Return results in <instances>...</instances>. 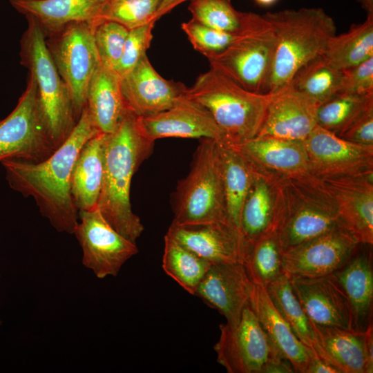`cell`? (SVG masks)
<instances>
[{
	"instance_id": "6",
	"label": "cell",
	"mask_w": 373,
	"mask_h": 373,
	"mask_svg": "<svg viewBox=\"0 0 373 373\" xmlns=\"http://www.w3.org/2000/svg\"><path fill=\"white\" fill-rule=\"evenodd\" d=\"M28 28L21 39V64L33 77L45 122L58 148L75 128L76 119L70 90L59 75L38 22L26 17Z\"/></svg>"
},
{
	"instance_id": "37",
	"label": "cell",
	"mask_w": 373,
	"mask_h": 373,
	"mask_svg": "<svg viewBox=\"0 0 373 373\" xmlns=\"http://www.w3.org/2000/svg\"><path fill=\"white\" fill-rule=\"evenodd\" d=\"M188 9L193 19L223 32H240L245 21V12L236 10L231 0H192Z\"/></svg>"
},
{
	"instance_id": "13",
	"label": "cell",
	"mask_w": 373,
	"mask_h": 373,
	"mask_svg": "<svg viewBox=\"0 0 373 373\" xmlns=\"http://www.w3.org/2000/svg\"><path fill=\"white\" fill-rule=\"evenodd\" d=\"M360 245L347 230L337 224L283 252V271L290 277L332 274L349 261Z\"/></svg>"
},
{
	"instance_id": "30",
	"label": "cell",
	"mask_w": 373,
	"mask_h": 373,
	"mask_svg": "<svg viewBox=\"0 0 373 373\" xmlns=\"http://www.w3.org/2000/svg\"><path fill=\"white\" fill-rule=\"evenodd\" d=\"M228 222L240 229L242 206L256 177V171L230 144L218 142Z\"/></svg>"
},
{
	"instance_id": "45",
	"label": "cell",
	"mask_w": 373,
	"mask_h": 373,
	"mask_svg": "<svg viewBox=\"0 0 373 373\" xmlns=\"http://www.w3.org/2000/svg\"><path fill=\"white\" fill-rule=\"evenodd\" d=\"M186 1L192 0H162L155 14V19L157 21L161 17L171 11L175 7Z\"/></svg>"
},
{
	"instance_id": "38",
	"label": "cell",
	"mask_w": 373,
	"mask_h": 373,
	"mask_svg": "<svg viewBox=\"0 0 373 373\" xmlns=\"http://www.w3.org/2000/svg\"><path fill=\"white\" fill-rule=\"evenodd\" d=\"M162 0H109L103 20L117 22L128 30L156 21L155 14Z\"/></svg>"
},
{
	"instance_id": "29",
	"label": "cell",
	"mask_w": 373,
	"mask_h": 373,
	"mask_svg": "<svg viewBox=\"0 0 373 373\" xmlns=\"http://www.w3.org/2000/svg\"><path fill=\"white\" fill-rule=\"evenodd\" d=\"M107 134L99 133L82 147L70 176V193L79 211L97 208L104 168V147Z\"/></svg>"
},
{
	"instance_id": "19",
	"label": "cell",
	"mask_w": 373,
	"mask_h": 373,
	"mask_svg": "<svg viewBox=\"0 0 373 373\" xmlns=\"http://www.w3.org/2000/svg\"><path fill=\"white\" fill-rule=\"evenodd\" d=\"M181 82L163 78L153 67L147 55L122 77V90L126 107L140 117L171 108L186 94Z\"/></svg>"
},
{
	"instance_id": "26",
	"label": "cell",
	"mask_w": 373,
	"mask_h": 373,
	"mask_svg": "<svg viewBox=\"0 0 373 373\" xmlns=\"http://www.w3.org/2000/svg\"><path fill=\"white\" fill-rule=\"evenodd\" d=\"M249 305L280 354L291 363L295 372L305 373L310 358V347L298 339L278 313L265 287L253 283Z\"/></svg>"
},
{
	"instance_id": "12",
	"label": "cell",
	"mask_w": 373,
	"mask_h": 373,
	"mask_svg": "<svg viewBox=\"0 0 373 373\" xmlns=\"http://www.w3.org/2000/svg\"><path fill=\"white\" fill-rule=\"evenodd\" d=\"M74 230L82 251V264L98 278L117 276L123 265L138 253L133 242L117 231L97 208L79 211Z\"/></svg>"
},
{
	"instance_id": "32",
	"label": "cell",
	"mask_w": 373,
	"mask_h": 373,
	"mask_svg": "<svg viewBox=\"0 0 373 373\" xmlns=\"http://www.w3.org/2000/svg\"><path fill=\"white\" fill-rule=\"evenodd\" d=\"M342 70L319 55L301 66L287 84L319 104L339 93Z\"/></svg>"
},
{
	"instance_id": "34",
	"label": "cell",
	"mask_w": 373,
	"mask_h": 373,
	"mask_svg": "<svg viewBox=\"0 0 373 373\" xmlns=\"http://www.w3.org/2000/svg\"><path fill=\"white\" fill-rule=\"evenodd\" d=\"M266 289L273 305L298 339L313 348L314 334L309 319L293 290L290 276L283 272Z\"/></svg>"
},
{
	"instance_id": "28",
	"label": "cell",
	"mask_w": 373,
	"mask_h": 373,
	"mask_svg": "<svg viewBox=\"0 0 373 373\" xmlns=\"http://www.w3.org/2000/svg\"><path fill=\"white\" fill-rule=\"evenodd\" d=\"M86 108L99 133L110 134L117 127L127 107L122 90V77L101 64L88 84Z\"/></svg>"
},
{
	"instance_id": "47",
	"label": "cell",
	"mask_w": 373,
	"mask_h": 373,
	"mask_svg": "<svg viewBox=\"0 0 373 373\" xmlns=\"http://www.w3.org/2000/svg\"><path fill=\"white\" fill-rule=\"evenodd\" d=\"M257 3L263 6H269L276 3L278 0H254Z\"/></svg>"
},
{
	"instance_id": "20",
	"label": "cell",
	"mask_w": 373,
	"mask_h": 373,
	"mask_svg": "<svg viewBox=\"0 0 373 373\" xmlns=\"http://www.w3.org/2000/svg\"><path fill=\"white\" fill-rule=\"evenodd\" d=\"M138 118L144 133L153 142L181 137L209 138L227 143L224 135L209 113L186 95L167 110Z\"/></svg>"
},
{
	"instance_id": "25",
	"label": "cell",
	"mask_w": 373,
	"mask_h": 373,
	"mask_svg": "<svg viewBox=\"0 0 373 373\" xmlns=\"http://www.w3.org/2000/svg\"><path fill=\"white\" fill-rule=\"evenodd\" d=\"M349 261L332 274L350 305L353 329L365 331L372 322L373 269L371 245L361 244Z\"/></svg>"
},
{
	"instance_id": "3",
	"label": "cell",
	"mask_w": 373,
	"mask_h": 373,
	"mask_svg": "<svg viewBox=\"0 0 373 373\" xmlns=\"http://www.w3.org/2000/svg\"><path fill=\"white\" fill-rule=\"evenodd\" d=\"M262 16L272 26L276 39L267 90L274 94L285 87L301 66L323 55L336 27L319 7L267 12Z\"/></svg>"
},
{
	"instance_id": "44",
	"label": "cell",
	"mask_w": 373,
	"mask_h": 373,
	"mask_svg": "<svg viewBox=\"0 0 373 373\" xmlns=\"http://www.w3.org/2000/svg\"><path fill=\"white\" fill-rule=\"evenodd\" d=\"M309 354L305 373H340L335 367L319 356L313 348H310Z\"/></svg>"
},
{
	"instance_id": "41",
	"label": "cell",
	"mask_w": 373,
	"mask_h": 373,
	"mask_svg": "<svg viewBox=\"0 0 373 373\" xmlns=\"http://www.w3.org/2000/svg\"><path fill=\"white\" fill-rule=\"evenodd\" d=\"M155 21L128 30L120 59L114 69L121 77L130 72L146 55Z\"/></svg>"
},
{
	"instance_id": "36",
	"label": "cell",
	"mask_w": 373,
	"mask_h": 373,
	"mask_svg": "<svg viewBox=\"0 0 373 373\" xmlns=\"http://www.w3.org/2000/svg\"><path fill=\"white\" fill-rule=\"evenodd\" d=\"M371 100L373 94L361 96L338 93L318 106L317 125L338 135Z\"/></svg>"
},
{
	"instance_id": "18",
	"label": "cell",
	"mask_w": 373,
	"mask_h": 373,
	"mask_svg": "<svg viewBox=\"0 0 373 373\" xmlns=\"http://www.w3.org/2000/svg\"><path fill=\"white\" fill-rule=\"evenodd\" d=\"M253 283L242 262L213 263L195 295L218 310L226 323L235 327L249 304Z\"/></svg>"
},
{
	"instance_id": "2",
	"label": "cell",
	"mask_w": 373,
	"mask_h": 373,
	"mask_svg": "<svg viewBox=\"0 0 373 373\" xmlns=\"http://www.w3.org/2000/svg\"><path fill=\"white\" fill-rule=\"evenodd\" d=\"M154 142L144 133L138 117L128 109L105 142L104 178L97 207L117 231L135 243L144 226L132 210L131 180L153 152Z\"/></svg>"
},
{
	"instance_id": "31",
	"label": "cell",
	"mask_w": 373,
	"mask_h": 373,
	"mask_svg": "<svg viewBox=\"0 0 373 373\" xmlns=\"http://www.w3.org/2000/svg\"><path fill=\"white\" fill-rule=\"evenodd\" d=\"M337 68L343 70L373 57V14L353 24L348 31L330 38L322 55Z\"/></svg>"
},
{
	"instance_id": "43",
	"label": "cell",
	"mask_w": 373,
	"mask_h": 373,
	"mask_svg": "<svg viewBox=\"0 0 373 373\" xmlns=\"http://www.w3.org/2000/svg\"><path fill=\"white\" fill-rule=\"evenodd\" d=\"M336 135L355 144L373 146V100Z\"/></svg>"
},
{
	"instance_id": "33",
	"label": "cell",
	"mask_w": 373,
	"mask_h": 373,
	"mask_svg": "<svg viewBox=\"0 0 373 373\" xmlns=\"http://www.w3.org/2000/svg\"><path fill=\"white\" fill-rule=\"evenodd\" d=\"M212 264L165 235L163 270L189 294L195 295Z\"/></svg>"
},
{
	"instance_id": "4",
	"label": "cell",
	"mask_w": 373,
	"mask_h": 373,
	"mask_svg": "<svg viewBox=\"0 0 373 373\" xmlns=\"http://www.w3.org/2000/svg\"><path fill=\"white\" fill-rule=\"evenodd\" d=\"M185 95L209 113L229 144L258 134L271 97L245 89L212 68L200 75Z\"/></svg>"
},
{
	"instance_id": "10",
	"label": "cell",
	"mask_w": 373,
	"mask_h": 373,
	"mask_svg": "<svg viewBox=\"0 0 373 373\" xmlns=\"http://www.w3.org/2000/svg\"><path fill=\"white\" fill-rule=\"evenodd\" d=\"M57 149L40 108L35 82L29 74L16 107L0 121V162L19 160L37 163Z\"/></svg>"
},
{
	"instance_id": "42",
	"label": "cell",
	"mask_w": 373,
	"mask_h": 373,
	"mask_svg": "<svg viewBox=\"0 0 373 373\" xmlns=\"http://www.w3.org/2000/svg\"><path fill=\"white\" fill-rule=\"evenodd\" d=\"M338 93L361 96L373 94V57L342 70Z\"/></svg>"
},
{
	"instance_id": "24",
	"label": "cell",
	"mask_w": 373,
	"mask_h": 373,
	"mask_svg": "<svg viewBox=\"0 0 373 373\" xmlns=\"http://www.w3.org/2000/svg\"><path fill=\"white\" fill-rule=\"evenodd\" d=\"M109 0H10L12 7L26 17H33L44 36L73 22L98 24Z\"/></svg>"
},
{
	"instance_id": "16",
	"label": "cell",
	"mask_w": 373,
	"mask_h": 373,
	"mask_svg": "<svg viewBox=\"0 0 373 373\" xmlns=\"http://www.w3.org/2000/svg\"><path fill=\"white\" fill-rule=\"evenodd\" d=\"M166 235L211 263H245L251 247L228 221L171 224Z\"/></svg>"
},
{
	"instance_id": "23",
	"label": "cell",
	"mask_w": 373,
	"mask_h": 373,
	"mask_svg": "<svg viewBox=\"0 0 373 373\" xmlns=\"http://www.w3.org/2000/svg\"><path fill=\"white\" fill-rule=\"evenodd\" d=\"M230 145L258 172L278 178L313 175L303 142L256 136Z\"/></svg>"
},
{
	"instance_id": "11",
	"label": "cell",
	"mask_w": 373,
	"mask_h": 373,
	"mask_svg": "<svg viewBox=\"0 0 373 373\" xmlns=\"http://www.w3.org/2000/svg\"><path fill=\"white\" fill-rule=\"evenodd\" d=\"M219 328L220 338L213 349L217 362L228 373H265L271 363L283 358L249 304L236 326L223 323Z\"/></svg>"
},
{
	"instance_id": "9",
	"label": "cell",
	"mask_w": 373,
	"mask_h": 373,
	"mask_svg": "<svg viewBox=\"0 0 373 373\" xmlns=\"http://www.w3.org/2000/svg\"><path fill=\"white\" fill-rule=\"evenodd\" d=\"M96 25L73 22L45 37L51 57L70 90L77 121L86 104L90 81L100 64L94 40Z\"/></svg>"
},
{
	"instance_id": "8",
	"label": "cell",
	"mask_w": 373,
	"mask_h": 373,
	"mask_svg": "<svg viewBox=\"0 0 373 373\" xmlns=\"http://www.w3.org/2000/svg\"><path fill=\"white\" fill-rule=\"evenodd\" d=\"M275 43L273 28L262 15L245 12L238 37L224 51L207 59L211 68L245 89L267 93Z\"/></svg>"
},
{
	"instance_id": "14",
	"label": "cell",
	"mask_w": 373,
	"mask_h": 373,
	"mask_svg": "<svg viewBox=\"0 0 373 373\" xmlns=\"http://www.w3.org/2000/svg\"><path fill=\"white\" fill-rule=\"evenodd\" d=\"M303 142L318 178L373 174V146L347 141L318 125Z\"/></svg>"
},
{
	"instance_id": "48",
	"label": "cell",
	"mask_w": 373,
	"mask_h": 373,
	"mask_svg": "<svg viewBox=\"0 0 373 373\" xmlns=\"http://www.w3.org/2000/svg\"><path fill=\"white\" fill-rule=\"evenodd\" d=\"M0 279H1V276H0ZM2 324V321L0 319V325Z\"/></svg>"
},
{
	"instance_id": "5",
	"label": "cell",
	"mask_w": 373,
	"mask_h": 373,
	"mask_svg": "<svg viewBox=\"0 0 373 373\" xmlns=\"http://www.w3.org/2000/svg\"><path fill=\"white\" fill-rule=\"evenodd\" d=\"M274 178L278 205L276 235L283 253L339 224L336 205L320 179Z\"/></svg>"
},
{
	"instance_id": "40",
	"label": "cell",
	"mask_w": 373,
	"mask_h": 373,
	"mask_svg": "<svg viewBox=\"0 0 373 373\" xmlns=\"http://www.w3.org/2000/svg\"><path fill=\"white\" fill-rule=\"evenodd\" d=\"M193 48L207 59L224 51L239 35L213 29L192 18L181 24Z\"/></svg>"
},
{
	"instance_id": "17",
	"label": "cell",
	"mask_w": 373,
	"mask_h": 373,
	"mask_svg": "<svg viewBox=\"0 0 373 373\" xmlns=\"http://www.w3.org/2000/svg\"><path fill=\"white\" fill-rule=\"evenodd\" d=\"M309 322L314 334L313 349L340 373L373 372L372 322L365 331Z\"/></svg>"
},
{
	"instance_id": "27",
	"label": "cell",
	"mask_w": 373,
	"mask_h": 373,
	"mask_svg": "<svg viewBox=\"0 0 373 373\" xmlns=\"http://www.w3.org/2000/svg\"><path fill=\"white\" fill-rule=\"evenodd\" d=\"M278 226L277 185L275 178L256 171L245 200L240 217L241 232L252 247L276 234Z\"/></svg>"
},
{
	"instance_id": "21",
	"label": "cell",
	"mask_w": 373,
	"mask_h": 373,
	"mask_svg": "<svg viewBox=\"0 0 373 373\" xmlns=\"http://www.w3.org/2000/svg\"><path fill=\"white\" fill-rule=\"evenodd\" d=\"M319 105L287 85L271 94L262 125L256 136L303 142L317 126Z\"/></svg>"
},
{
	"instance_id": "46",
	"label": "cell",
	"mask_w": 373,
	"mask_h": 373,
	"mask_svg": "<svg viewBox=\"0 0 373 373\" xmlns=\"http://www.w3.org/2000/svg\"><path fill=\"white\" fill-rule=\"evenodd\" d=\"M367 14H373V0H357Z\"/></svg>"
},
{
	"instance_id": "35",
	"label": "cell",
	"mask_w": 373,
	"mask_h": 373,
	"mask_svg": "<svg viewBox=\"0 0 373 373\" xmlns=\"http://www.w3.org/2000/svg\"><path fill=\"white\" fill-rule=\"evenodd\" d=\"M283 251L276 234L255 243L244 263L253 283L267 287L284 271Z\"/></svg>"
},
{
	"instance_id": "22",
	"label": "cell",
	"mask_w": 373,
	"mask_h": 373,
	"mask_svg": "<svg viewBox=\"0 0 373 373\" xmlns=\"http://www.w3.org/2000/svg\"><path fill=\"white\" fill-rule=\"evenodd\" d=\"M290 278L293 290L311 321L324 326L353 329L349 300L333 274Z\"/></svg>"
},
{
	"instance_id": "1",
	"label": "cell",
	"mask_w": 373,
	"mask_h": 373,
	"mask_svg": "<svg viewBox=\"0 0 373 373\" xmlns=\"http://www.w3.org/2000/svg\"><path fill=\"white\" fill-rule=\"evenodd\" d=\"M99 132L86 106L68 137L48 158L34 163L6 160L0 163L9 186L23 197H31L41 215L56 231L73 234L79 211L70 193V176L83 145Z\"/></svg>"
},
{
	"instance_id": "15",
	"label": "cell",
	"mask_w": 373,
	"mask_h": 373,
	"mask_svg": "<svg viewBox=\"0 0 373 373\" xmlns=\"http://www.w3.org/2000/svg\"><path fill=\"white\" fill-rule=\"evenodd\" d=\"M320 180L336 205L339 225L360 244L372 245L373 174Z\"/></svg>"
},
{
	"instance_id": "7",
	"label": "cell",
	"mask_w": 373,
	"mask_h": 373,
	"mask_svg": "<svg viewBox=\"0 0 373 373\" xmlns=\"http://www.w3.org/2000/svg\"><path fill=\"white\" fill-rule=\"evenodd\" d=\"M173 212V225L228 221L217 141L202 138L197 147L190 171L176 189Z\"/></svg>"
},
{
	"instance_id": "39",
	"label": "cell",
	"mask_w": 373,
	"mask_h": 373,
	"mask_svg": "<svg viewBox=\"0 0 373 373\" xmlns=\"http://www.w3.org/2000/svg\"><path fill=\"white\" fill-rule=\"evenodd\" d=\"M128 30L120 23L103 20L96 25L94 40L100 64L115 69L122 56Z\"/></svg>"
}]
</instances>
